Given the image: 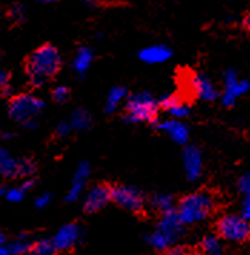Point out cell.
Masks as SVG:
<instances>
[{"mask_svg": "<svg viewBox=\"0 0 250 255\" xmlns=\"http://www.w3.org/2000/svg\"><path fill=\"white\" fill-rule=\"evenodd\" d=\"M62 68V56L56 46L43 45L37 47L27 59V78L34 88H42L50 82Z\"/></svg>", "mask_w": 250, "mask_h": 255, "instance_id": "obj_1", "label": "cell"}, {"mask_svg": "<svg viewBox=\"0 0 250 255\" xmlns=\"http://www.w3.org/2000/svg\"><path fill=\"white\" fill-rule=\"evenodd\" d=\"M213 209H215L213 197L209 192L199 191L183 198L179 202L176 212L183 225H192L205 221L212 214Z\"/></svg>", "mask_w": 250, "mask_h": 255, "instance_id": "obj_2", "label": "cell"}, {"mask_svg": "<svg viewBox=\"0 0 250 255\" xmlns=\"http://www.w3.org/2000/svg\"><path fill=\"white\" fill-rule=\"evenodd\" d=\"M159 101L149 92H139L126 98L125 119L129 124L155 122L159 114Z\"/></svg>", "mask_w": 250, "mask_h": 255, "instance_id": "obj_3", "label": "cell"}, {"mask_svg": "<svg viewBox=\"0 0 250 255\" xmlns=\"http://www.w3.org/2000/svg\"><path fill=\"white\" fill-rule=\"evenodd\" d=\"M45 106L43 99H40L39 96L32 93H23L11 99L9 115L14 122L24 125L27 129H34L37 125L36 119L43 112Z\"/></svg>", "mask_w": 250, "mask_h": 255, "instance_id": "obj_4", "label": "cell"}, {"mask_svg": "<svg viewBox=\"0 0 250 255\" xmlns=\"http://www.w3.org/2000/svg\"><path fill=\"white\" fill-rule=\"evenodd\" d=\"M220 238L229 243H245L250 238V222L242 215L228 214L217 222Z\"/></svg>", "mask_w": 250, "mask_h": 255, "instance_id": "obj_5", "label": "cell"}, {"mask_svg": "<svg viewBox=\"0 0 250 255\" xmlns=\"http://www.w3.org/2000/svg\"><path fill=\"white\" fill-rule=\"evenodd\" d=\"M110 201L130 212H140L145 207V195L132 185H116L110 188Z\"/></svg>", "mask_w": 250, "mask_h": 255, "instance_id": "obj_6", "label": "cell"}, {"mask_svg": "<svg viewBox=\"0 0 250 255\" xmlns=\"http://www.w3.org/2000/svg\"><path fill=\"white\" fill-rule=\"evenodd\" d=\"M223 85L225 91L222 93V104L226 108H232L236 104L238 98L249 92V82L245 79H239L238 73L233 69H229L223 75Z\"/></svg>", "mask_w": 250, "mask_h": 255, "instance_id": "obj_7", "label": "cell"}, {"mask_svg": "<svg viewBox=\"0 0 250 255\" xmlns=\"http://www.w3.org/2000/svg\"><path fill=\"white\" fill-rule=\"evenodd\" d=\"M186 83L189 91L202 101H207V102L215 101L219 95L213 82L203 73H190L186 79Z\"/></svg>", "mask_w": 250, "mask_h": 255, "instance_id": "obj_8", "label": "cell"}, {"mask_svg": "<svg viewBox=\"0 0 250 255\" xmlns=\"http://www.w3.org/2000/svg\"><path fill=\"white\" fill-rule=\"evenodd\" d=\"M156 231H159L169 241L170 245H173L182 237L184 232V225L182 224V221L179 220L176 209L162 214V218L158 224Z\"/></svg>", "mask_w": 250, "mask_h": 255, "instance_id": "obj_9", "label": "cell"}, {"mask_svg": "<svg viewBox=\"0 0 250 255\" xmlns=\"http://www.w3.org/2000/svg\"><path fill=\"white\" fill-rule=\"evenodd\" d=\"M80 238H82V228L78 224H66L57 230L52 241L55 244L56 251H69L75 245H78Z\"/></svg>", "mask_w": 250, "mask_h": 255, "instance_id": "obj_10", "label": "cell"}, {"mask_svg": "<svg viewBox=\"0 0 250 255\" xmlns=\"http://www.w3.org/2000/svg\"><path fill=\"white\" fill-rule=\"evenodd\" d=\"M109 202H110V188L107 185L99 184V185L91 186L86 192L83 207L86 212L91 214V212H97L104 208Z\"/></svg>", "mask_w": 250, "mask_h": 255, "instance_id": "obj_11", "label": "cell"}, {"mask_svg": "<svg viewBox=\"0 0 250 255\" xmlns=\"http://www.w3.org/2000/svg\"><path fill=\"white\" fill-rule=\"evenodd\" d=\"M183 166L186 176L190 181H196L200 178L203 171V156L199 148L196 146H186L183 151Z\"/></svg>", "mask_w": 250, "mask_h": 255, "instance_id": "obj_12", "label": "cell"}, {"mask_svg": "<svg viewBox=\"0 0 250 255\" xmlns=\"http://www.w3.org/2000/svg\"><path fill=\"white\" fill-rule=\"evenodd\" d=\"M89 175H90V165H89V162H86V161L80 162L78 165V168H76V171H75V174H73L72 185L69 188L66 201L75 202L83 195L86 184H87V179H89Z\"/></svg>", "mask_w": 250, "mask_h": 255, "instance_id": "obj_13", "label": "cell"}, {"mask_svg": "<svg viewBox=\"0 0 250 255\" xmlns=\"http://www.w3.org/2000/svg\"><path fill=\"white\" fill-rule=\"evenodd\" d=\"M158 129L165 132L177 145H186L189 140V128L183 124L182 119H165L158 124Z\"/></svg>", "mask_w": 250, "mask_h": 255, "instance_id": "obj_14", "label": "cell"}, {"mask_svg": "<svg viewBox=\"0 0 250 255\" xmlns=\"http://www.w3.org/2000/svg\"><path fill=\"white\" fill-rule=\"evenodd\" d=\"M159 106L167 115L174 119H184L186 116H189V112H190L189 105L186 104L180 96L171 95V93L160 98Z\"/></svg>", "mask_w": 250, "mask_h": 255, "instance_id": "obj_15", "label": "cell"}, {"mask_svg": "<svg viewBox=\"0 0 250 255\" xmlns=\"http://www.w3.org/2000/svg\"><path fill=\"white\" fill-rule=\"evenodd\" d=\"M171 56V50L166 45H150L139 52V59L148 65H160L167 62Z\"/></svg>", "mask_w": 250, "mask_h": 255, "instance_id": "obj_16", "label": "cell"}, {"mask_svg": "<svg viewBox=\"0 0 250 255\" xmlns=\"http://www.w3.org/2000/svg\"><path fill=\"white\" fill-rule=\"evenodd\" d=\"M93 59H94V53H93L90 47H79L75 58H73V62H72V68L79 76H83V75L87 73V70L90 69Z\"/></svg>", "mask_w": 250, "mask_h": 255, "instance_id": "obj_17", "label": "cell"}, {"mask_svg": "<svg viewBox=\"0 0 250 255\" xmlns=\"http://www.w3.org/2000/svg\"><path fill=\"white\" fill-rule=\"evenodd\" d=\"M127 98V91L123 86H114L112 88L107 96H106V104H104V111L107 114H113L119 109V106L125 102V99Z\"/></svg>", "mask_w": 250, "mask_h": 255, "instance_id": "obj_18", "label": "cell"}, {"mask_svg": "<svg viewBox=\"0 0 250 255\" xmlns=\"http://www.w3.org/2000/svg\"><path fill=\"white\" fill-rule=\"evenodd\" d=\"M17 162L19 159L13 158L7 149L0 148V175H3L4 178H16Z\"/></svg>", "mask_w": 250, "mask_h": 255, "instance_id": "obj_19", "label": "cell"}, {"mask_svg": "<svg viewBox=\"0 0 250 255\" xmlns=\"http://www.w3.org/2000/svg\"><path fill=\"white\" fill-rule=\"evenodd\" d=\"M69 124L72 130L76 132H84L91 127V116L86 109H76L69 119Z\"/></svg>", "mask_w": 250, "mask_h": 255, "instance_id": "obj_20", "label": "cell"}, {"mask_svg": "<svg viewBox=\"0 0 250 255\" xmlns=\"http://www.w3.org/2000/svg\"><path fill=\"white\" fill-rule=\"evenodd\" d=\"M150 204L152 207L159 211L160 214H165V212H169L174 209V204H173V197L167 195V194H156L153 195L150 199Z\"/></svg>", "mask_w": 250, "mask_h": 255, "instance_id": "obj_21", "label": "cell"}, {"mask_svg": "<svg viewBox=\"0 0 250 255\" xmlns=\"http://www.w3.org/2000/svg\"><path fill=\"white\" fill-rule=\"evenodd\" d=\"M200 247H202L203 253L207 255H220L222 250H223L220 238L217 235H213V234L206 235L200 243Z\"/></svg>", "mask_w": 250, "mask_h": 255, "instance_id": "obj_22", "label": "cell"}, {"mask_svg": "<svg viewBox=\"0 0 250 255\" xmlns=\"http://www.w3.org/2000/svg\"><path fill=\"white\" fill-rule=\"evenodd\" d=\"M32 241L26 237V235H20L19 238L13 240L7 248L10 251V255H26L30 253V248H32Z\"/></svg>", "mask_w": 250, "mask_h": 255, "instance_id": "obj_23", "label": "cell"}, {"mask_svg": "<svg viewBox=\"0 0 250 255\" xmlns=\"http://www.w3.org/2000/svg\"><path fill=\"white\" fill-rule=\"evenodd\" d=\"M56 248L52 240H39L36 243L32 244L30 253L32 255H55L56 254Z\"/></svg>", "mask_w": 250, "mask_h": 255, "instance_id": "obj_24", "label": "cell"}, {"mask_svg": "<svg viewBox=\"0 0 250 255\" xmlns=\"http://www.w3.org/2000/svg\"><path fill=\"white\" fill-rule=\"evenodd\" d=\"M36 171V165L32 159L29 158H23L19 159L17 162V176H22V178H29L32 176Z\"/></svg>", "mask_w": 250, "mask_h": 255, "instance_id": "obj_25", "label": "cell"}, {"mask_svg": "<svg viewBox=\"0 0 250 255\" xmlns=\"http://www.w3.org/2000/svg\"><path fill=\"white\" fill-rule=\"evenodd\" d=\"M24 194H26V191L23 189L22 186H13V188H7L6 189L4 198L9 202H20L24 198Z\"/></svg>", "mask_w": 250, "mask_h": 255, "instance_id": "obj_26", "label": "cell"}, {"mask_svg": "<svg viewBox=\"0 0 250 255\" xmlns=\"http://www.w3.org/2000/svg\"><path fill=\"white\" fill-rule=\"evenodd\" d=\"M70 96V91L63 85H57L56 88L52 91V98L57 104H65Z\"/></svg>", "mask_w": 250, "mask_h": 255, "instance_id": "obj_27", "label": "cell"}, {"mask_svg": "<svg viewBox=\"0 0 250 255\" xmlns=\"http://www.w3.org/2000/svg\"><path fill=\"white\" fill-rule=\"evenodd\" d=\"M9 16H10L13 22L20 23L26 17V7L22 6V4H14V6H11V9L9 10Z\"/></svg>", "mask_w": 250, "mask_h": 255, "instance_id": "obj_28", "label": "cell"}, {"mask_svg": "<svg viewBox=\"0 0 250 255\" xmlns=\"http://www.w3.org/2000/svg\"><path fill=\"white\" fill-rule=\"evenodd\" d=\"M239 191L243 195H250V171L240 176Z\"/></svg>", "mask_w": 250, "mask_h": 255, "instance_id": "obj_29", "label": "cell"}, {"mask_svg": "<svg viewBox=\"0 0 250 255\" xmlns=\"http://www.w3.org/2000/svg\"><path fill=\"white\" fill-rule=\"evenodd\" d=\"M72 132H73V130H72V127H70L69 121H62V122H59V124H57V127H56L57 136H60V138H66V136H69Z\"/></svg>", "mask_w": 250, "mask_h": 255, "instance_id": "obj_30", "label": "cell"}, {"mask_svg": "<svg viewBox=\"0 0 250 255\" xmlns=\"http://www.w3.org/2000/svg\"><path fill=\"white\" fill-rule=\"evenodd\" d=\"M240 215L250 222V195H245V199L242 202V208H240Z\"/></svg>", "mask_w": 250, "mask_h": 255, "instance_id": "obj_31", "label": "cell"}, {"mask_svg": "<svg viewBox=\"0 0 250 255\" xmlns=\"http://www.w3.org/2000/svg\"><path fill=\"white\" fill-rule=\"evenodd\" d=\"M50 201H52L50 194H42V195H39V197L36 198V201H34V205H36L37 208L43 209V208H46L49 204H50Z\"/></svg>", "mask_w": 250, "mask_h": 255, "instance_id": "obj_32", "label": "cell"}, {"mask_svg": "<svg viewBox=\"0 0 250 255\" xmlns=\"http://www.w3.org/2000/svg\"><path fill=\"white\" fill-rule=\"evenodd\" d=\"M163 253H165L163 255H184L186 254V250L183 247H180V245H170Z\"/></svg>", "mask_w": 250, "mask_h": 255, "instance_id": "obj_33", "label": "cell"}, {"mask_svg": "<svg viewBox=\"0 0 250 255\" xmlns=\"http://www.w3.org/2000/svg\"><path fill=\"white\" fill-rule=\"evenodd\" d=\"M6 85H9V76L4 70L0 69V89H3Z\"/></svg>", "mask_w": 250, "mask_h": 255, "instance_id": "obj_34", "label": "cell"}, {"mask_svg": "<svg viewBox=\"0 0 250 255\" xmlns=\"http://www.w3.org/2000/svg\"><path fill=\"white\" fill-rule=\"evenodd\" d=\"M34 185V179L33 178H24V181H23V184H22V188L27 192L29 189H32V186Z\"/></svg>", "mask_w": 250, "mask_h": 255, "instance_id": "obj_35", "label": "cell"}, {"mask_svg": "<svg viewBox=\"0 0 250 255\" xmlns=\"http://www.w3.org/2000/svg\"><path fill=\"white\" fill-rule=\"evenodd\" d=\"M0 255H10V251H9L7 245L0 244Z\"/></svg>", "mask_w": 250, "mask_h": 255, "instance_id": "obj_36", "label": "cell"}, {"mask_svg": "<svg viewBox=\"0 0 250 255\" xmlns=\"http://www.w3.org/2000/svg\"><path fill=\"white\" fill-rule=\"evenodd\" d=\"M243 24H245V27H246V29H248V30H249V32H250V14H249V16H248V17H246V19H245V22H243Z\"/></svg>", "mask_w": 250, "mask_h": 255, "instance_id": "obj_37", "label": "cell"}, {"mask_svg": "<svg viewBox=\"0 0 250 255\" xmlns=\"http://www.w3.org/2000/svg\"><path fill=\"white\" fill-rule=\"evenodd\" d=\"M13 136V133L11 132H6V133H3V139H9Z\"/></svg>", "mask_w": 250, "mask_h": 255, "instance_id": "obj_38", "label": "cell"}, {"mask_svg": "<svg viewBox=\"0 0 250 255\" xmlns=\"http://www.w3.org/2000/svg\"><path fill=\"white\" fill-rule=\"evenodd\" d=\"M6 189H7V188H4V186H0V197L4 198V194H6Z\"/></svg>", "mask_w": 250, "mask_h": 255, "instance_id": "obj_39", "label": "cell"}, {"mask_svg": "<svg viewBox=\"0 0 250 255\" xmlns=\"http://www.w3.org/2000/svg\"><path fill=\"white\" fill-rule=\"evenodd\" d=\"M37 1H40V3H55L57 0H37Z\"/></svg>", "mask_w": 250, "mask_h": 255, "instance_id": "obj_40", "label": "cell"}, {"mask_svg": "<svg viewBox=\"0 0 250 255\" xmlns=\"http://www.w3.org/2000/svg\"><path fill=\"white\" fill-rule=\"evenodd\" d=\"M0 244H4V237H3L1 232H0Z\"/></svg>", "mask_w": 250, "mask_h": 255, "instance_id": "obj_41", "label": "cell"}, {"mask_svg": "<svg viewBox=\"0 0 250 255\" xmlns=\"http://www.w3.org/2000/svg\"><path fill=\"white\" fill-rule=\"evenodd\" d=\"M184 255H202V254H199V253H186Z\"/></svg>", "mask_w": 250, "mask_h": 255, "instance_id": "obj_42", "label": "cell"}]
</instances>
